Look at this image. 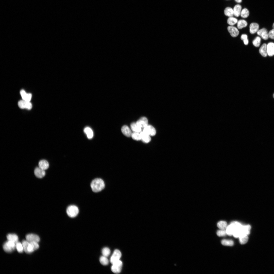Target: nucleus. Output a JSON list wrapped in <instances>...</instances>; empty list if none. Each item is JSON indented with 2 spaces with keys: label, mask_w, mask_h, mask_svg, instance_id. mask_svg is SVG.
<instances>
[{
  "label": "nucleus",
  "mask_w": 274,
  "mask_h": 274,
  "mask_svg": "<svg viewBox=\"0 0 274 274\" xmlns=\"http://www.w3.org/2000/svg\"><path fill=\"white\" fill-rule=\"evenodd\" d=\"M272 27H273V29H274V23L273 24V25H272Z\"/></svg>",
  "instance_id": "nucleus-46"
},
{
  "label": "nucleus",
  "mask_w": 274,
  "mask_h": 274,
  "mask_svg": "<svg viewBox=\"0 0 274 274\" xmlns=\"http://www.w3.org/2000/svg\"><path fill=\"white\" fill-rule=\"evenodd\" d=\"M84 132L87 135L88 138L89 139H92L93 137V133L92 129L89 127H87L84 129Z\"/></svg>",
  "instance_id": "nucleus-24"
},
{
  "label": "nucleus",
  "mask_w": 274,
  "mask_h": 274,
  "mask_svg": "<svg viewBox=\"0 0 274 274\" xmlns=\"http://www.w3.org/2000/svg\"><path fill=\"white\" fill-rule=\"evenodd\" d=\"M267 46L266 44L264 43L261 46L259 49L260 53L264 57H266L267 55Z\"/></svg>",
  "instance_id": "nucleus-21"
},
{
  "label": "nucleus",
  "mask_w": 274,
  "mask_h": 274,
  "mask_svg": "<svg viewBox=\"0 0 274 274\" xmlns=\"http://www.w3.org/2000/svg\"><path fill=\"white\" fill-rule=\"evenodd\" d=\"M268 35L269 38L274 39V29H273L269 32Z\"/></svg>",
  "instance_id": "nucleus-44"
},
{
  "label": "nucleus",
  "mask_w": 274,
  "mask_h": 274,
  "mask_svg": "<svg viewBox=\"0 0 274 274\" xmlns=\"http://www.w3.org/2000/svg\"><path fill=\"white\" fill-rule=\"evenodd\" d=\"M110 249L108 247H105L102 249L101 253L103 255L106 257L108 256L110 253Z\"/></svg>",
  "instance_id": "nucleus-36"
},
{
  "label": "nucleus",
  "mask_w": 274,
  "mask_h": 274,
  "mask_svg": "<svg viewBox=\"0 0 274 274\" xmlns=\"http://www.w3.org/2000/svg\"><path fill=\"white\" fill-rule=\"evenodd\" d=\"M121 255V253L119 250L118 249L115 250L111 257L110 262L112 264L119 260Z\"/></svg>",
  "instance_id": "nucleus-5"
},
{
  "label": "nucleus",
  "mask_w": 274,
  "mask_h": 274,
  "mask_svg": "<svg viewBox=\"0 0 274 274\" xmlns=\"http://www.w3.org/2000/svg\"><path fill=\"white\" fill-rule=\"evenodd\" d=\"M131 136L134 140L139 141L141 140V136L140 132H133L132 133Z\"/></svg>",
  "instance_id": "nucleus-32"
},
{
  "label": "nucleus",
  "mask_w": 274,
  "mask_h": 274,
  "mask_svg": "<svg viewBox=\"0 0 274 274\" xmlns=\"http://www.w3.org/2000/svg\"><path fill=\"white\" fill-rule=\"evenodd\" d=\"M224 13L226 16L229 17H232L234 15L233 9L229 7L225 8L224 11Z\"/></svg>",
  "instance_id": "nucleus-28"
},
{
  "label": "nucleus",
  "mask_w": 274,
  "mask_h": 274,
  "mask_svg": "<svg viewBox=\"0 0 274 274\" xmlns=\"http://www.w3.org/2000/svg\"><path fill=\"white\" fill-rule=\"evenodd\" d=\"M240 244H244L247 242L248 237V235L245 234H242L239 237Z\"/></svg>",
  "instance_id": "nucleus-27"
},
{
  "label": "nucleus",
  "mask_w": 274,
  "mask_h": 274,
  "mask_svg": "<svg viewBox=\"0 0 274 274\" xmlns=\"http://www.w3.org/2000/svg\"><path fill=\"white\" fill-rule=\"evenodd\" d=\"M143 131L150 136H154L156 133V131L155 128L151 125H148L143 128Z\"/></svg>",
  "instance_id": "nucleus-8"
},
{
  "label": "nucleus",
  "mask_w": 274,
  "mask_h": 274,
  "mask_svg": "<svg viewBox=\"0 0 274 274\" xmlns=\"http://www.w3.org/2000/svg\"><path fill=\"white\" fill-rule=\"evenodd\" d=\"M230 224L233 225L235 229H240L242 226L239 222L236 221L232 222Z\"/></svg>",
  "instance_id": "nucleus-42"
},
{
  "label": "nucleus",
  "mask_w": 274,
  "mask_h": 274,
  "mask_svg": "<svg viewBox=\"0 0 274 274\" xmlns=\"http://www.w3.org/2000/svg\"><path fill=\"white\" fill-rule=\"evenodd\" d=\"M16 248L18 252L20 253L23 252L24 250L22 244L20 242H18L16 244Z\"/></svg>",
  "instance_id": "nucleus-38"
},
{
  "label": "nucleus",
  "mask_w": 274,
  "mask_h": 274,
  "mask_svg": "<svg viewBox=\"0 0 274 274\" xmlns=\"http://www.w3.org/2000/svg\"><path fill=\"white\" fill-rule=\"evenodd\" d=\"M242 7L239 4L236 5L234 7L233 10L234 15L236 17H238L240 15Z\"/></svg>",
  "instance_id": "nucleus-22"
},
{
  "label": "nucleus",
  "mask_w": 274,
  "mask_h": 274,
  "mask_svg": "<svg viewBox=\"0 0 274 274\" xmlns=\"http://www.w3.org/2000/svg\"><path fill=\"white\" fill-rule=\"evenodd\" d=\"M241 39L242 40L245 45L248 44L249 41L247 38V36L246 34H243L241 36Z\"/></svg>",
  "instance_id": "nucleus-41"
},
{
  "label": "nucleus",
  "mask_w": 274,
  "mask_h": 274,
  "mask_svg": "<svg viewBox=\"0 0 274 274\" xmlns=\"http://www.w3.org/2000/svg\"><path fill=\"white\" fill-rule=\"evenodd\" d=\"M261 39L259 37H257L253 41V45L255 47H259L261 43Z\"/></svg>",
  "instance_id": "nucleus-37"
},
{
  "label": "nucleus",
  "mask_w": 274,
  "mask_h": 274,
  "mask_svg": "<svg viewBox=\"0 0 274 274\" xmlns=\"http://www.w3.org/2000/svg\"><path fill=\"white\" fill-rule=\"evenodd\" d=\"M39 166L40 168L45 170L48 168L49 164L47 161L44 160H40L39 162Z\"/></svg>",
  "instance_id": "nucleus-20"
},
{
  "label": "nucleus",
  "mask_w": 274,
  "mask_h": 274,
  "mask_svg": "<svg viewBox=\"0 0 274 274\" xmlns=\"http://www.w3.org/2000/svg\"><path fill=\"white\" fill-rule=\"evenodd\" d=\"M227 29L231 35L233 37H236L239 34V31L238 29L235 27L229 26L228 27Z\"/></svg>",
  "instance_id": "nucleus-11"
},
{
  "label": "nucleus",
  "mask_w": 274,
  "mask_h": 274,
  "mask_svg": "<svg viewBox=\"0 0 274 274\" xmlns=\"http://www.w3.org/2000/svg\"><path fill=\"white\" fill-rule=\"evenodd\" d=\"M273 97L274 98V93L273 94Z\"/></svg>",
  "instance_id": "nucleus-47"
},
{
  "label": "nucleus",
  "mask_w": 274,
  "mask_h": 274,
  "mask_svg": "<svg viewBox=\"0 0 274 274\" xmlns=\"http://www.w3.org/2000/svg\"><path fill=\"white\" fill-rule=\"evenodd\" d=\"M227 226V222L225 221H220L217 224V227L220 229L226 230Z\"/></svg>",
  "instance_id": "nucleus-30"
},
{
  "label": "nucleus",
  "mask_w": 274,
  "mask_h": 274,
  "mask_svg": "<svg viewBox=\"0 0 274 274\" xmlns=\"http://www.w3.org/2000/svg\"><path fill=\"white\" fill-rule=\"evenodd\" d=\"M121 130L122 133L125 136L127 137L131 136L132 132L130 129L127 126H123L122 127Z\"/></svg>",
  "instance_id": "nucleus-15"
},
{
  "label": "nucleus",
  "mask_w": 274,
  "mask_h": 274,
  "mask_svg": "<svg viewBox=\"0 0 274 274\" xmlns=\"http://www.w3.org/2000/svg\"><path fill=\"white\" fill-rule=\"evenodd\" d=\"M221 243L223 245L225 246H232L234 244L232 240L223 239L222 240Z\"/></svg>",
  "instance_id": "nucleus-35"
},
{
  "label": "nucleus",
  "mask_w": 274,
  "mask_h": 274,
  "mask_svg": "<svg viewBox=\"0 0 274 274\" xmlns=\"http://www.w3.org/2000/svg\"><path fill=\"white\" fill-rule=\"evenodd\" d=\"M237 19L232 17H229L227 20V22L228 24L231 26H233L237 23Z\"/></svg>",
  "instance_id": "nucleus-31"
},
{
  "label": "nucleus",
  "mask_w": 274,
  "mask_h": 274,
  "mask_svg": "<svg viewBox=\"0 0 274 274\" xmlns=\"http://www.w3.org/2000/svg\"><path fill=\"white\" fill-rule=\"evenodd\" d=\"M235 2L237 3H239L241 2L242 0H235Z\"/></svg>",
  "instance_id": "nucleus-45"
},
{
  "label": "nucleus",
  "mask_w": 274,
  "mask_h": 274,
  "mask_svg": "<svg viewBox=\"0 0 274 274\" xmlns=\"http://www.w3.org/2000/svg\"><path fill=\"white\" fill-rule=\"evenodd\" d=\"M66 212L67 214L69 217L74 218L78 215L79 210L77 206L74 205H71L67 208Z\"/></svg>",
  "instance_id": "nucleus-2"
},
{
  "label": "nucleus",
  "mask_w": 274,
  "mask_h": 274,
  "mask_svg": "<svg viewBox=\"0 0 274 274\" xmlns=\"http://www.w3.org/2000/svg\"><path fill=\"white\" fill-rule=\"evenodd\" d=\"M242 234V233L240 229H235L233 234V236L235 238L239 237Z\"/></svg>",
  "instance_id": "nucleus-40"
},
{
  "label": "nucleus",
  "mask_w": 274,
  "mask_h": 274,
  "mask_svg": "<svg viewBox=\"0 0 274 274\" xmlns=\"http://www.w3.org/2000/svg\"><path fill=\"white\" fill-rule=\"evenodd\" d=\"M18 105L19 107L22 109L30 110L32 107V105L30 101H26L23 100L19 101Z\"/></svg>",
  "instance_id": "nucleus-6"
},
{
  "label": "nucleus",
  "mask_w": 274,
  "mask_h": 274,
  "mask_svg": "<svg viewBox=\"0 0 274 274\" xmlns=\"http://www.w3.org/2000/svg\"><path fill=\"white\" fill-rule=\"evenodd\" d=\"M16 244L14 242L8 241L3 245V248L6 252H10L14 250L16 247Z\"/></svg>",
  "instance_id": "nucleus-3"
},
{
  "label": "nucleus",
  "mask_w": 274,
  "mask_h": 274,
  "mask_svg": "<svg viewBox=\"0 0 274 274\" xmlns=\"http://www.w3.org/2000/svg\"><path fill=\"white\" fill-rule=\"evenodd\" d=\"M130 127L133 132H140L142 131V128L139 127L136 123H132L130 125Z\"/></svg>",
  "instance_id": "nucleus-25"
},
{
  "label": "nucleus",
  "mask_w": 274,
  "mask_h": 274,
  "mask_svg": "<svg viewBox=\"0 0 274 274\" xmlns=\"http://www.w3.org/2000/svg\"><path fill=\"white\" fill-rule=\"evenodd\" d=\"M20 94L22 100L27 101H30L32 97L31 93H27L24 90H22L20 91Z\"/></svg>",
  "instance_id": "nucleus-13"
},
{
  "label": "nucleus",
  "mask_w": 274,
  "mask_h": 274,
  "mask_svg": "<svg viewBox=\"0 0 274 274\" xmlns=\"http://www.w3.org/2000/svg\"><path fill=\"white\" fill-rule=\"evenodd\" d=\"M257 33L258 35L261 36L263 39L264 40H267L269 36L267 31L265 28H263L259 30Z\"/></svg>",
  "instance_id": "nucleus-12"
},
{
  "label": "nucleus",
  "mask_w": 274,
  "mask_h": 274,
  "mask_svg": "<svg viewBox=\"0 0 274 274\" xmlns=\"http://www.w3.org/2000/svg\"><path fill=\"white\" fill-rule=\"evenodd\" d=\"M26 241L30 243L31 242H39L40 241L39 237L37 235L33 234H29L26 236Z\"/></svg>",
  "instance_id": "nucleus-9"
},
{
  "label": "nucleus",
  "mask_w": 274,
  "mask_h": 274,
  "mask_svg": "<svg viewBox=\"0 0 274 274\" xmlns=\"http://www.w3.org/2000/svg\"><path fill=\"white\" fill-rule=\"evenodd\" d=\"M235 229L233 225L230 224L227 226L226 229L227 234L229 236L233 235V233Z\"/></svg>",
  "instance_id": "nucleus-29"
},
{
  "label": "nucleus",
  "mask_w": 274,
  "mask_h": 274,
  "mask_svg": "<svg viewBox=\"0 0 274 274\" xmlns=\"http://www.w3.org/2000/svg\"><path fill=\"white\" fill-rule=\"evenodd\" d=\"M249 12L248 10L245 8L243 9L241 11L240 15L242 18H246L249 16Z\"/></svg>",
  "instance_id": "nucleus-34"
},
{
  "label": "nucleus",
  "mask_w": 274,
  "mask_h": 274,
  "mask_svg": "<svg viewBox=\"0 0 274 274\" xmlns=\"http://www.w3.org/2000/svg\"><path fill=\"white\" fill-rule=\"evenodd\" d=\"M122 266V262L119 260L112 264L111 270L112 272L114 273H119L121 270Z\"/></svg>",
  "instance_id": "nucleus-4"
},
{
  "label": "nucleus",
  "mask_w": 274,
  "mask_h": 274,
  "mask_svg": "<svg viewBox=\"0 0 274 274\" xmlns=\"http://www.w3.org/2000/svg\"><path fill=\"white\" fill-rule=\"evenodd\" d=\"M22 244L24 250L27 253H31L34 251L33 248L30 243L27 241L24 240Z\"/></svg>",
  "instance_id": "nucleus-7"
},
{
  "label": "nucleus",
  "mask_w": 274,
  "mask_h": 274,
  "mask_svg": "<svg viewBox=\"0 0 274 274\" xmlns=\"http://www.w3.org/2000/svg\"><path fill=\"white\" fill-rule=\"evenodd\" d=\"M251 227L249 225L245 226L242 225L240 229L242 233V234H245L248 235L250 233Z\"/></svg>",
  "instance_id": "nucleus-19"
},
{
  "label": "nucleus",
  "mask_w": 274,
  "mask_h": 274,
  "mask_svg": "<svg viewBox=\"0 0 274 274\" xmlns=\"http://www.w3.org/2000/svg\"><path fill=\"white\" fill-rule=\"evenodd\" d=\"M8 241L14 242L16 244L18 242V237L17 235L15 234H9L7 236Z\"/></svg>",
  "instance_id": "nucleus-23"
},
{
  "label": "nucleus",
  "mask_w": 274,
  "mask_h": 274,
  "mask_svg": "<svg viewBox=\"0 0 274 274\" xmlns=\"http://www.w3.org/2000/svg\"><path fill=\"white\" fill-rule=\"evenodd\" d=\"M30 243L32 245L34 250L39 248V246L37 242H30Z\"/></svg>",
  "instance_id": "nucleus-43"
},
{
  "label": "nucleus",
  "mask_w": 274,
  "mask_h": 274,
  "mask_svg": "<svg viewBox=\"0 0 274 274\" xmlns=\"http://www.w3.org/2000/svg\"><path fill=\"white\" fill-rule=\"evenodd\" d=\"M140 133L141 136V140L143 142L147 143L151 141V139L149 135L143 131H141Z\"/></svg>",
  "instance_id": "nucleus-17"
},
{
  "label": "nucleus",
  "mask_w": 274,
  "mask_h": 274,
  "mask_svg": "<svg viewBox=\"0 0 274 274\" xmlns=\"http://www.w3.org/2000/svg\"><path fill=\"white\" fill-rule=\"evenodd\" d=\"M249 28L250 33L251 34H253L258 31L259 28V25L257 23H252L250 24Z\"/></svg>",
  "instance_id": "nucleus-18"
},
{
  "label": "nucleus",
  "mask_w": 274,
  "mask_h": 274,
  "mask_svg": "<svg viewBox=\"0 0 274 274\" xmlns=\"http://www.w3.org/2000/svg\"><path fill=\"white\" fill-rule=\"evenodd\" d=\"M247 25V22L244 20H240L238 21L237 23V28L239 29L246 27Z\"/></svg>",
  "instance_id": "nucleus-26"
},
{
  "label": "nucleus",
  "mask_w": 274,
  "mask_h": 274,
  "mask_svg": "<svg viewBox=\"0 0 274 274\" xmlns=\"http://www.w3.org/2000/svg\"><path fill=\"white\" fill-rule=\"evenodd\" d=\"M217 235L219 237L226 236L227 234L226 230L221 229L217 231Z\"/></svg>",
  "instance_id": "nucleus-39"
},
{
  "label": "nucleus",
  "mask_w": 274,
  "mask_h": 274,
  "mask_svg": "<svg viewBox=\"0 0 274 274\" xmlns=\"http://www.w3.org/2000/svg\"><path fill=\"white\" fill-rule=\"evenodd\" d=\"M136 123L141 128H143L148 125V121L146 117H143L138 120Z\"/></svg>",
  "instance_id": "nucleus-10"
},
{
  "label": "nucleus",
  "mask_w": 274,
  "mask_h": 274,
  "mask_svg": "<svg viewBox=\"0 0 274 274\" xmlns=\"http://www.w3.org/2000/svg\"><path fill=\"white\" fill-rule=\"evenodd\" d=\"M267 55L272 56L274 55V43L272 42L269 43L267 46Z\"/></svg>",
  "instance_id": "nucleus-16"
},
{
  "label": "nucleus",
  "mask_w": 274,
  "mask_h": 274,
  "mask_svg": "<svg viewBox=\"0 0 274 274\" xmlns=\"http://www.w3.org/2000/svg\"><path fill=\"white\" fill-rule=\"evenodd\" d=\"M34 173L35 176L39 178H42L45 174V170L41 169L39 167H36L35 168Z\"/></svg>",
  "instance_id": "nucleus-14"
},
{
  "label": "nucleus",
  "mask_w": 274,
  "mask_h": 274,
  "mask_svg": "<svg viewBox=\"0 0 274 274\" xmlns=\"http://www.w3.org/2000/svg\"><path fill=\"white\" fill-rule=\"evenodd\" d=\"M90 186L93 191L98 192L101 191L104 188L105 184L102 179L97 178L92 181Z\"/></svg>",
  "instance_id": "nucleus-1"
},
{
  "label": "nucleus",
  "mask_w": 274,
  "mask_h": 274,
  "mask_svg": "<svg viewBox=\"0 0 274 274\" xmlns=\"http://www.w3.org/2000/svg\"><path fill=\"white\" fill-rule=\"evenodd\" d=\"M99 260L100 263L103 265H107L109 263V260L107 257L103 255L100 257Z\"/></svg>",
  "instance_id": "nucleus-33"
}]
</instances>
